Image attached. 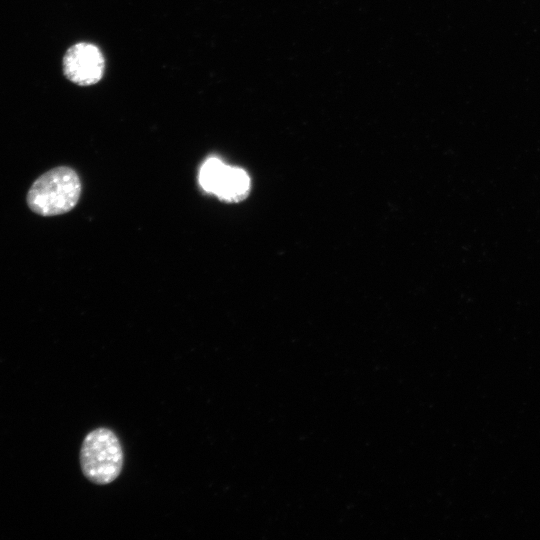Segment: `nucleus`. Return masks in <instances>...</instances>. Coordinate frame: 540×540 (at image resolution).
<instances>
[{
    "label": "nucleus",
    "mask_w": 540,
    "mask_h": 540,
    "mask_svg": "<svg viewBox=\"0 0 540 540\" xmlns=\"http://www.w3.org/2000/svg\"><path fill=\"white\" fill-rule=\"evenodd\" d=\"M63 72L67 79L78 85L94 84L104 72L103 55L93 44H75L63 58Z\"/></svg>",
    "instance_id": "4"
},
{
    "label": "nucleus",
    "mask_w": 540,
    "mask_h": 540,
    "mask_svg": "<svg viewBox=\"0 0 540 540\" xmlns=\"http://www.w3.org/2000/svg\"><path fill=\"white\" fill-rule=\"evenodd\" d=\"M123 449L117 435L108 428H97L86 435L80 450L84 476L98 485L113 482L123 467Z\"/></svg>",
    "instance_id": "2"
},
{
    "label": "nucleus",
    "mask_w": 540,
    "mask_h": 540,
    "mask_svg": "<svg viewBox=\"0 0 540 540\" xmlns=\"http://www.w3.org/2000/svg\"><path fill=\"white\" fill-rule=\"evenodd\" d=\"M81 189L76 171L68 166H58L33 182L27 194V204L41 216L65 214L78 203Z\"/></svg>",
    "instance_id": "1"
},
{
    "label": "nucleus",
    "mask_w": 540,
    "mask_h": 540,
    "mask_svg": "<svg viewBox=\"0 0 540 540\" xmlns=\"http://www.w3.org/2000/svg\"><path fill=\"white\" fill-rule=\"evenodd\" d=\"M199 183L206 192L231 203L244 200L251 187L250 178L243 169L227 166L214 157L203 163L199 173Z\"/></svg>",
    "instance_id": "3"
}]
</instances>
